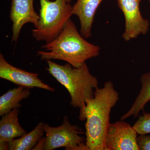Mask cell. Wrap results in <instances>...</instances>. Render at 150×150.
Listing matches in <instances>:
<instances>
[{"label":"cell","instance_id":"obj_1","mask_svg":"<svg viewBox=\"0 0 150 150\" xmlns=\"http://www.w3.org/2000/svg\"><path fill=\"white\" fill-rule=\"evenodd\" d=\"M119 99L113 83L108 81L103 87L96 90L93 97L87 100L80 109L79 118L86 121L85 144L88 150H105L110 112Z\"/></svg>","mask_w":150,"mask_h":150},{"label":"cell","instance_id":"obj_2","mask_svg":"<svg viewBox=\"0 0 150 150\" xmlns=\"http://www.w3.org/2000/svg\"><path fill=\"white\" fill-rule=\"evenodd\" d=\"M45 51H38L37 56L42 60H60L73 67H79L89 59L100 54L98 46L90 43L78 32L69 19L60 35L42 46Z\"/></svg>","mask_w":150,"mask_h":150},{"label":"cell","instance_id":"obj_3","mask_svg":"<svg viewBox=\"0 0 150 150\" xmlns=\"http://www.w3.org/2000/svg\"><path fill=\"white\" fill-rule=\"evenodd\" d=\"M46 62V70L69 92L72 107L80 109L87 100L93 97L95 91L98 88V81L91 74L86 63L80 67H74L68 63L60 65L51 60Z\"/></svg>","mask_w":150,"mask_h":150},{"label":"cell","instance_id":"obj_4","mask_svg":"<svg viewBox=\"0 0 150 150\" xmlns=\"http://www.w3.org/2000/svg\"><path fill=\"white\" fill-rule=\"evenodd\" d=\"M39 19L32 35L37 41L50 43L58 37L72 16V6L66 0H40Z\"/></svg>","mask_w":150,"mask_h":150},{"label":"cell","instance_id":"obj_5","mask_svg":"<svg viewBox=\"0 0 150 150\" xmlns=\"http://www.w3.org/2000/svg\"><path fill=\"white\" fill-rule=\"evenodd\" d=\"M43 128L46 133L44 150L64 147L68 150H88L81 136L83 132L76 125H72L67 116L61 126L51 127L43 123Z\"/></svg>","mask_w":150,"mask_h":150},{"label":"cell","instance_id":"obj_6","mask_svg":"<svg viewBox=\"0 0 150 150\" xmlns=\"http://www.w3.org/2000/svg\"><path fill=\"white\" fill-rule=\"evenodd\" d=\"M141 0H118V7L123 12L125 20V30L122 38L126 41L146 34L149 22L142 16L140 10Z\"/></svg>","mask_w":150,"mask_h":150},{"label":"cell","instance_id":"obj_7","mask_svg":"<svg viewBox=\"0 0 150 150\" xmlns=\"http://www.w3.org/2000/svg\"><path fill=\"white\" fill-rule=\"evenodd\" d=\"M138 134L123 120L110 123L105 142V150H139Z\"/></svg>","mask_w":150,"mask_h":150},{"label":"cell","instance_id":"obj_8","mask_svg":"<svg viewBox=\"0 0 150 150\" xmlns=\"http://www.w3.org/2000/svg\"><path fill=\"white\" fill-rule=\"evenodd\" d=\"M0 78L29 89L38 88L51 92L55 90L44 83L38 78V74L26 71L11 65L1 53L0 54Z\"/></svg>","mask_w":150,"mask_h":150},{"label":"cell","instance_id":"obj_9","mask_svg":"<svg viewBox=\"0 0 150 150\" xmlns=\"http://www.w3.org/2000/svg\"><path fill=\"white\" fill-rule=\"evenodd\" d=\"M34 0H12L10 17L13 23L12 40L16 42L25 24L32 23L37 27L39 15L34 10Z\"/></svg>","mask_w":150,"mask_h":150},{"label":"cell","instance_id":"obj_10","mask_svg":"<svg viewBox=\"0 0 150 150\" xmlns=\"http://www.w3.org/2000/svg\"><path fill=\"white\" fill-rule=\"evenodd\" d=\"M103 0H77L72 6V13L78 16L81 24V34L85 38L91 35L95 14Z\"/></svg>","mask_w":150,"mask_h":150},{"label":"cell","instance_id":"obj_11","mask_svg":"<svg viewBox=\"0 0 150 150\" xmlns=\"http://www.w3.org/2000/svg\"><path fill=\"white\" fill-rule=\"evenodd\" d=\"M19 108H15L2 116L0 121V143H9L27 133L19 122Z\"/></svg>","mask_w":150,"mask_h":150},{"label":"cell","instance_id":"obj_12","mask_svg":"<svg viewBox=\"0 0 150 150\" xmlns=\"http://www.w3.org/2000/svg\"><path fill=\"white\" fill-rule=\"evenodd\" d=\"M30 94V89L25 87L18 86L10 89L0 97V116L7 114L15 108H20L21 106L20 102L27 98Z\"/></svg>","mask_w":150,"mask_h":150},{"label":"cell","instance_id":"obj_13","mask_svg":"<svg viewBox=\"0 0 150 150\" xmlns=\"http://www.w3.org/2000/svg\"><path fill=\"white\" fill-rule=\"evenodd\" d=\"M141 89L139 93L130 109L122 115L121 120H124L134 116L137 118L142 110H144L145 105L150 100V72L145 73L140 79Z\"/></svg>","mask_w":150,"mask_h":150},{"label":"cell","instance_id":"obj_14","mask_svg":"<svg viewBox=\"0 0 150 150\" xmlns=\"http://www.w3.org/2000/svg\"><path fill=\"white\" fill-rule=\"evenodd\" d=\"M43 123L40 122L35 129L22 137L8 143L9 150H30L33 149L38 142L43 137L44 131Z\"/></svg>","mask_w":150,"mask_h":150},{"label":"cell","instance_id":"obj_15","mask_svg":"<svg viewBox=\"0 0 150 150\" xmlns=\"http://www.w3.org/2000/svg\"><path fill=\"white\" fill-rule=\"evenodd\" d=\"M133 127L139 135L150 134V113L143 112Z\"/></svg>","mask_w":150,"mask_h":150},{"label":"cell","instance_id":"obj_16","mask_svg":"<svg viewBox=\"0 0 150 150\" xmlns=\"http://www.w3.org/2000/svg\"><path fill=\"white\" fill-rule=\"evenodd\" d=\"M137 143L139 150H150V134L139 135L137 138Z\"/></svg>","mask_w":150,"mask_h":150},{"label":"cell","instance_id":"obj_17","mask_svg":"<svg viewBox=\"0 0 150 150\" xmlns=\"http://www.w3.org/2000/svg\"><path fill=\"white\" fill-rule=\"evenodd\" d=\"M45 137H42L33 150H44Z\"/></svg>","mask_w":150,"mask_h":150},{"label":"cell","instance_id":"obj_18","mask_svg":"<svg viewBox=\"0 0 150 150\" xmlns=\"http://www.w3.org/2000/svg\"><path fill=\"white\" fill-rule=\"evenodd\" d=\"M0 150H9L8 143H7V142L0 143Z\"/></svg>","mask_w":150,"mask_h":150},{"label":"cell","instance_id":"obj_19","mask_svg":"<svg viewBox=\"0 0 150 150\" xmlns=\"http://www.w3.org/2000/svg\"><path fill=\"white\" fill-rule=\"evenodd\" d=\"M66 1L67 3H70L71 1L72 0H66Z\"/></svg>","mask_w":150,"mask_h":150},{"label":"cell","instance_id":"obj_20","mask_svg":"<svg viewBox=\"0 0 150 150\" xmlns=\"http://www.w3.org/2000/svg\"><path fill=\"white\" fill-rule=\"evenodd\" d=\"M149 1L150 2V0H149Z\"/></svg>","mask_w":150,"mask_h":150}]
</instances>
